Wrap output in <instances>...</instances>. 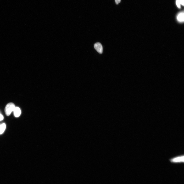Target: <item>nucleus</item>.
Instances as JSON below:
<instances>
[{"instance_id":"1","label":"nucleus","mask_w":184,"mask_h":184,"mask_svg":"<svg viewBox=\"0 0 184 184\" xmlns=\"http://www.w3.org/2000/svg\"><path fill=\"white\" fill-rule=\"evenodd\" d=\"M16 107L15 104L12 103H10L7 104L5 109V112L6 115L10 116L12 112H13Z\"/></svg>"},{"instance_id":"2","label":"nucleus","mask_w":184,"mask_h":184,"mask_svg":"<svg viewBox=\"0 0 184 184\" xmlns=\"http://www.w3.org/2000/svg\"><path fill=\"white\" fill-rule=\"evenodd\" d=\"M171 162L172 163H181L184 162V156H181L174 158L170 160Z\"/></svg>"},{"instance_id":"3","label":"nucleus","mask_w":184,"mask_h":184,"mask_svg":"<svg viewBox=\"0 0 184 184\" xmlns=\"http://www.w3.org/2000/svg\"><path fill=\"white\" fill-rule=\"evenodd\" d=\"M94 48L100 54L103 53V48L102 44L100 43H97L95 44Z\"/></svg>"},{"instance_id":"4","label":"nucleus","mask_w":184,"mask_h":184,"mask_svg":"<svg viewBox=\"0 0 184 184\" xmlns=\"http://www.w3.org/2000/svg\"><path fill=\"white\" fill-rule=\"evenodd\" d=\"M14 115L16 117H19L21 115V112L20 108L18 107H16L13 111Z\"/></svg>"},{"instance_id":"5","label":"nucleus","mask_w":184,"mask_h":184,"mask_svg":"<svg viewBox=\"0 0 184 184\" xmlns=\"http://www.w3.org/2000/svg\"><path fill=\"white\" fill-rule=\"evenodd\" d=\"M6 128V125L5 123L0 124V134H2L4 132Z\"/></svg>"},{"instance_id":"6","label":"nucleus","mask_w":184,"mask_h":184,"mask_svg":"<svg viewBox=\"0 0 184 184\" xmlns=\"http://www.w3.org/2000/svg\"><path fill=\"white\" fill-rule=\"evenodd\" d=\"M178 20L180 22H182L184 21V13H181L179 14L177 17Z\"/></svg>"},{"instance_id":"7","label":"nucleus","mask_w":184,"mask_h":184,"mask_svg":"<svg viewBox=\"0 0 184 184\" xmlns=\"http://www.w3.org/2000/svg\"><path fill=\"white\" fill-rule=\"evenodd\" d=\"M176 3L178 7L179 8H181V0H177L176 1Z\"/></svg>"},{"instance_id":"8","label":"nucleus","mask_w":184,"mask_h":184,"mask_svg":"<svg viewBox=\"0 0 184 184\" xmlns=\"http://www.w3.org/2000/svg\"><path fill=\"white\" fill-rule=\"evenodd\" d=\"M4 119L3 116L0 113V121H2Z\"/></svg>"},{"instance_id":"9","label":"nucleus","mask_w":184,"mask_h":184,"mask_svg":"<svg viewBox=\"0 0 184 184\" xmlns=\"http://www.w3.org/2000/svg\"><path fill=\"white\" fill-rule=\"evenodd\" d=\"M121 0H115V3L116 5H118L121 2Z\"/></svg>"},{"instance_id":"10","label":"nucleus","mask_w":184,"mask_h":184,"mask_svg":"<svg viewBox=\"0 0 184 184\" xmlns=\"http://www.w3.org/2000/svg\"><path fill=\"white\" fill-rule=\"evenodd\" d=\"M184 0H181V5L183 6H184Z\"/></svg>"}]
</instances>
